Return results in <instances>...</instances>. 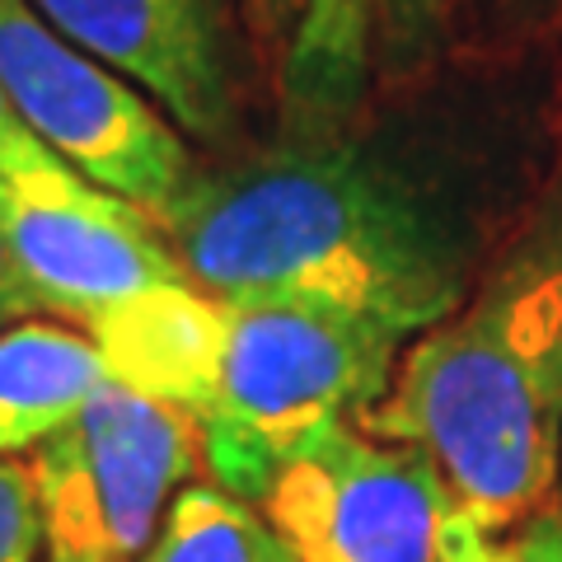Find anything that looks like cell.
Returning a JSON list of instances; mask_svg holds the SVG:
<instances>
[{"mask_svg": "<svg viewBox=\"0 0 562 562\" xmlns=\"http://www.w3.org/2000/svg\"><path fill=\"white\" fill-rule=\"evenodd\" d=\"M0 231L38 310L90 328L132 295L188 281L146 211L80 179L66 160L0 173Z\"/></svg>", "mask_w": 562, "mask_h": 562, "instance_id": "7", "label": "cell"}, {"mask_svg": "<svg viewBox=\"0 0 562 562\" xmlns=\"http://www.w3.org/2000/svg\"><path fill=\"white\" fill-rule=\"evenodd\" d=\"M52 160H57V155L14 117L5 94H0V173H33V169H47Z\"/></svg>", "mask_w": 562, "mask_h": 562, "instance_id": "15", "label": "cell"}, {"mask_svg": "<svg viewBox=\"0 0 562 562\" xmlns=\"http://www.w3.org/2000/svg\"><path fill=\"white\" fill-rule=\"evenodd\" d=\"M357 427L427 450L464 516L492 539L558 512L562 160L479 286L417 333Z\"/></svg>", "mask_w": 562, "mask_h": 562, "instance_id": "2", "label": "cell"}, {"mask_svg": "<svg viewBox=\"0 0 562 562\" xmlns=\"http://www.w3.org/2000/svg\"><path fill=\"white\" fill-rule=\"evenodd\" d=\"M225 305V301H221ZM408 333L324 305H225L206 394L192 413L211 483L262 502L314 436L390 390Z\"/></svg>", "mask_w": 562, "mask_h": 562, "instance_id": "3", "label": "cell"}, {"mask_svg": "<svg viewBox=\"0 0 562 562\" xmlns=\"http://www.w3.org/2000/svg\"><path fill=\"white\" fill-rule=\"evenodd\" d=\"M109 380L99 347L61 324L0 328V460L38 450Z\"/></svg>", "mask_w": 562, "mask_h": 562, "instance_id": "11", "label": "cell"}, {"mask_svg": "<svg viewBox=\"0 0 562 562\" xmlns=\"http://www.w3.org/2000/svg\"><path fill=\"white\" fill-rule=\"evenodd\" d=\"M258 38L272 52L277 90L291 127L328 136L357 109L375 76V47L394 33V14L422 0H244Z\"/></svg>", "mask_w": 562, "mask_h": 562, "instance_id": "9", "label": "cell"}, {"mask_svg": "<svg viewBox=\"0 0 562 562\" xmlns=\"http://www.w3.org/2000/svg\"><path fill=\"white\" fill-rule=\"evenodd\" d=\"M43 525L33 506V479L24 464L0 460V562H38Z\"/></svg>", "mask_w": 562, "mask_h": 562, "instance_id": "13", "label": "cell"}, {"mask_svg": "<svg viewBox=\"0 0 562 562\" xmlns=\"http://www.w3.org/2000/svg\"><path fill=\"white\" fill-rule=\"evenodd\" d=\"M136 562H301L254 502L216 483H183Z\"/></svg>", "mask_w": 562, "mask_h": 562, "instance_id": "12", "label": "cell"}, {"mask_svg": "<svg viewBox=\"0 0 562 562\" xmlns=\"http://www.w3.org/2000/svg\"><path fill=\"white\" fill-rule=\"evenodd\" d=\"M29 314H38V301H33L29 281L20 277V268H14L5 231H0V328L20 324V319H29Z\"/></svg>", "mask_w": 562, "mask_h": 562, "instance_id": "16", "label": "cell"}, {"mask_svg": "<svg viewBox=\"0 0 562 562\" xmlns=\"http://www.w3.org/2000/svg\"><path fill=\"white\" fill-rule=\"evenodd\" d=\"M85 57L146 94L173 127L225 140L239 127V76L221 0H29Z\"/></svg>", "mask_w": 562, "mask_h": 562, "instance_id": "8", "label": "cell"}, {"mask_svg": "<svg viewBox=\"0 0 562 562\" xmlns=\"http://www.w3.org/2000/svg\"><path fill=\"white\" fill-rule=\"evenodd\" d=\"M258 512L301 562H473L492 535L417 446L338 422L295 454Z\"/></svg>", "mask_w": 562, "mask_h": 562, "instance_id": "4", "label": "cell"}, {"mask_svg": "<svg viewBox=\"0 0 562 562\" xmlns=\"http://www.w3.org/2000/svg\"><path fill=\"white\" fill-rule=\"evenodd\" d=\"M0 94L57 160L150 221H165L198 173L183 132L29 0H0Z\"/></svg>", "mask_w": 562, "mask_h": 562, "instance_id": "6", "label": "cell"}, {"mask_svg": "<svg viewBox=\"0 0 562 562\" xmlns=\"http://www.w3.org/2000/svg\"><path fill=\"white\" fill-rule=\"evenodd\" d=\"M192 417L103 380L90 403L33 450V506L47 562H136L173 492L198 469Z\"/></svg>", "mask_w": 562, "mask_h": 562, "instance_id": "5", "label": "cell"}, {"mask_svg": "<svg viewBox=\"0 0 562 562\" xmlns=\"http://www.w3.org/2000/svg\"><path fill=\"white\" fill-rule=\"evenodd\" d=\"M221 319L225 305L216 295L173 281V286H155L99 314L85 333L99 347L109 380L192 417L206 394L211 361H216Z\"/></svg>", "mask_w": 562, "mask_h": 562, "instance_id": "10", "label": "cell"}, {"mask_svg": "<svg viewBox=\"0 0 562 562\" xmlns=\"http://www.w3.org/2000/svg\"><path fill=\"white\" fill-rule=\"evenodd\" d=\"M473 562H562V506L502 539H487Z\"/></svg>", "mask_w": 562, "mask_h": 562, "instance_id": "14", "label": "cell"}, {"mask_svg": "<svg viewBox=\"0 0 562 562\" xmlns=\"http://www.w3.org/2000/svg\"><path fill=\"white\" fill-rule=\"evenodd\" d=\"M155 225L188 286L225 305H324L413 338L469 291L454 225L398 169L333 136L198 169Z\"/></svg>", "mask_w": 562, "mask_h": 562, "instance_id": "1", "label": "cell"}]
</instances>
